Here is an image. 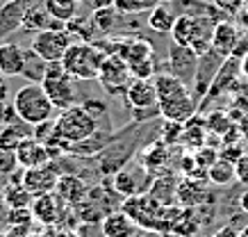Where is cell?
Instances as JSON below:
<instances>
[{
    "mask_svg": "<svg viewBox=\"0 0 248 237\" xmlns=\"http://www.w3.org/2000/svg\"><path fill=\"white\" fill-rule=\"evenodd\" d=\"M157 89V110L166 121L187 123L196 114V100L189 94V87L173 73H157L155 76Z\"/></svg>",
    "mask_w": 248,
    "mask_h": 237,
    "instance_id": "1",
    "label": "cell"
},
{
    "mask_svg": "<svg viewBox=\"0 0 248 237\" xmlns=\"http://www.w3.org/2000/svg\"><path fill=\"white\" fill-rule=\"evenodd\" d=\"M217 25L212 23L207 16H191L182 14L171 30V39L175 46L191 48L198 57H203L212 50V34Z\"/></svg>",
    "mask_w": 248,
    "mask_h": 237,
    "instance_id": "2",
    "label": "cell"
},
{
    "mask_svg": "<svg viewBox=\"0 0 248 237\" xmlns=\"http://www.w3.org/2000/svg\"><path fill=\"white\" fill-rule=\"evenodd\" d=\"M105 57L107 55L100 46L89 41H73L62 57V66L73 80H98Z\"/></svg>",
    "mask_w": 248,
    "mask_h": 237,
    "instance_id": "3",
    "label": "cell"
},
{
    "mask_svg": "<svg viewBox=\"0 0 248 237\" xmlns=\"http://www.w3.org/2000/svg\"><path fill=\"white\" fill-rule=\"evenodd\" d=\"M107 55H119L132 71V78L139 80H151L155 78V50L153 44L141 37H125L114 41Z\"/></svg>",
    "mask_w": 248,
    "mask_h": 237,
    "instance_id": "4",
    "label": "cell"
},
{
    "mask_svg": "<svg viewBox=\"0 0 248 237\" xmlns=\"http://www.w3.org/2000/svg\"><path fill=\"white\" fill-rule=\"evenodd\" d=\"M14 110L18 119L25 121L28 126H39L44 121H50L55 112L53 100L48 98L46 89L39 82H28L23 84L21 89L14 96Z\"/></svg>",
    "mask_w": 248,
    "mask_h": 237,
    "instance_id": "5",
    "label": "cell"
},
{
    "mask_svg": "<svg viewBox=\"0 0 248 237\" xmlns=\"http://www.w3.org/2000/svg\"><path fill=\"white\" fill-rule=\"evenodd\" d=\"M55 130L68 144H82L89 137H93L98 130L96 119L89 114V110L82 105H71L62 110L60 116L55 119Z\"/></svg>",
    "mask_w": 248,
    "mask_h": 237,
    "instance_id": "6",
    "label": "cell"
},
{
    "mask_svg": "<svg viewBox=\"0 0 248 237\" xmlns=\"http://www.w3.org/2000/svg\"><path fill=\"white\" fill-rule=\"evenodd\" d=\"M41 87L46 89L48 98L53 100L55 110H66V107L76 105L73 78L64 71L62 62H48V69H46V76L41 80Z\"/></svg>",
    "mask_w": 248,
    "mask_h": 237,
    "instance_id": "7",
    "label": "cell"
},
{
    "mask_svg": "<svg viewBox=\"0 0 248 237\" xmlns=\"http://www.w3.org/2000/svg\"><path fill=\"white\" fill-rule=\"evenodd\" d=\"M73 34L68 30H53V28H46L39 30L37 37L32 39V50L37 55H41L46 62H62L64 53L68 50V46L73 44Z\"/></svg>",
    "mask_w": 248,
    "mask_h": 237,
    "instance_id": "8",
    "label": "cell"
},
{
    "mask_svg": "<svg viewBox=\"0 0 248 237\" xmlns=\"http://www.w3.org/2000/svg\"><path fill=\"white\" fill-rule=\"evenodd\" d=\"M98 82L107 94H125L128 84L132 82V71L119 55H107L100 73H98Z\"/></svg>",
    "mask_w": 248,
    "mask_h": 237,
    "instance_id": "9",
    "label": "cell"
},
{
    "mask_svg": "<svg viewBox=\"0 0 248 237\" xmlns=\"http://www.w3.org/2000/svg\"><path fill=\"white\" fill-rule=\"evenodd\" d=\"M57 183H60V176L55 174L53 169L48 167H32V169H25L21 176V185L25 190L34 196H44V194H50V191L57 190Z\"/></svg>",
    "mask_w": 248,
    "mask_h": 237,
    "instance_id": "10",
    "label": "cell"
},
{
    "mask_svg": "<svg viewBox=\"0 0 248 237\" xmlns=\"http://www.w3.org/2000/svg\"><path fill=\"white\" fill-rule=\"evenodd\" d=\"M125 100L132 110H157V89L153 80L132 78L125 89Z\"/></svg>",
    "mask_w": 248,
    "mask_h": 237,
    "instance_id": "11",
    "label": "cell"
},
{
    "mask_svg": "<svg viewBox=\"0 0 248 237\" xmlns=\"http://www.w3.org/2000/svg\"><path fill=\"white\" fill-rule=\"evenodd\" d=\"M14 155H16V162H18L23 169L46 167V164L50 162V158H53V153L48 151V146H46L44 142L34 139V137L23 139Z\"/></svg>",
    "mask_w": 248,
    "mask_h": 237,
    "instance_id": "12",
    "label": "cell"
},
{
    "mask_svg": "<svg viewBox=\"0 0 248 237\" xmlns=\"http://www.w3.org/2000/svg\"><path fill=\"white\" fill-rule=\"evenodd\" d=\"M239 46V28L234 23H228V21H221L214 28V34H212V50L218 53L221 57H230L234 55Z\"/></svg>",
    "mask_w": 248,
    "mask_h": 237,
    "instance_id": "13",
    "label": "cell"
},
{
    "mask_svg": "<svg viewBox=\"0 0 248 237\" xmlns=\"http://www.w3.org/2000/svg\"><path fill=\"white\" fill-rule=\"evenodd\" d=\"M100 230L105 237H137V223L125 210L105 214L100 221Z\"/></svg>",
    "mask_w": 248,
    "mask_h": 237,
    "instance_id": "14",
    "label": "cell"
},
{
    "mask_svg": "<svg viewBox=\"0 0 248 237\" xmlns=\"http://www.w3.org/2000/svg\"><path fill=\"white\" fill-rule=\"evenodd\" d=\"M25 69V50L18 44H0V73L7 78L23 76Z\"/></svg>",
    "mask_w": 248,
    "mask_h": 237,
    "instance_id": "15",
    "label": "cell"
},
{
    "mask_svg": "<svg viewBox=\"0 0 248 237\" xmlns=\"http://www.w3.org/2000/svg\"><path fill=\"white\" fill-rule=\"evenodd\" d=\"M196 60L198 55L191 50V48L185 46H175L171 48V66H173V76H178L182 82L187 84L189 78H194L196 71Z\"/></svg>",
    "mask_w": 248,
    "mask_h": 237,
    "instance_id": "16",
    "label": "cell"
},
{
    "mask_svg": "<svg viewBox=\"0 0 248 237\" xmlns=\"http://www.w3.org/2000/svg\"><path fill=\"white\" fill-rule=\"evenodd\" d=\"M32 217L46 226H50L60 219V199L55 196V191L32 199Z\"/></svg>",
    "mask_w": 248,
    "mask_h": 237,
    "instance_id": "17",
    "label": "cell"
},
{
    "mask_svg": "<svg viewBox=\"0 0 248 237\" xmlns=\"http://www.w3.org/2000/svg\"><path fill=\"white\" fill-rule=\"evenodd\" d=\"M28 137H32V130L28 128V123L21 121V119H16L14 123L0 128V148L16 153V148L21 146V142Z\"/></svg>",
    "mask_w": 248,
    "mask_h": 237,
    "instance_id": "18",
    "label": "cell"
},
{
    "mask_svg": "<svg viewBox=\"0 0 248 237\" xmlns=\"http://www.w3.org/2000/svg\"><path fill=\"white\" fill-rule=\"evenodd\" d=\"M30 7H25V0H9L0 9V32L16 30L18 25L25 21V12Z\"/></svg>",
    "mask_w": 248,
    "mask_h": 237,
    "instance_id": "19",
    "label": "cell"
},
{
    "mask_svg": "<svg viewBox=\"0 0 248 237\" xmlns=\"http://www.w3.org/2000/svg\"><path fill=\"white\" fill-rule=\"evenodd\" d=\"M175 21H178V14H175L171 7H166L164 2L148 12V28L159 32V34H171Z\"/></svg>",
    "mask_w": 248,
    "mask_h": 237,
    "instance_id": "20",
    "label": "cell"
},
{
    "mask_svg": "<svg viewBox=\"0 0 248 237\" xmlns=\"http://www.w3.org/2000/svg\"><path fill=\"white\" fill-rule=\"evenodd\" d=\"M48 16L57 23H71L78 14V0H44Z\"/></svg>",
    "mask_w": 248,
    "mask_h": 237,
    "instance_id": "21",
    "label": "cell"
},
{
    "mask_svg": "<svg viewBox=\"0 0 248 237\" xmlns=\"http://www.w3.org/2000/svg\"><path fill=\"white\" fill-rule=\"evenodd\" d=\"M207 180L214 185H232L237 180V164L218 155V160L207 169Z\"/></svg>",
    "mask_w": 248,
    "mask_h": 237,
    "instance_id": "22",
    "label": "cell"
},
{
    "mask_svg": "<svg viewBox=\"0 0 248 237\" xmlns=\"http://www.w3.org/2000/svg\"><path fill=\"white\" fill-rule=\"evenodd\" d=\"M91 28L98 30L100 34H109V32L116 28L119 23V9L114 7H100V9H93L91 12Z\"/></svg>",
    "mask_w": 248,
    "mask_h": 237,
    "instance_id": "23",
    "label": "cell"
},
{
    "mask_svg": "<svg viewBox=\"0 0 248 237\" xmlns=\"http://www.w3.org/2000/svg\"><path fill=\"white\" fill-rule=\"evenodd\" d=\"M2 201H5V205H7L9 210H23V207L32 205V194L25 190L21 185V180H18V183H9L7 187H5Z\"/></svg>",
    "mask_w": 248,
    "mask_h": 237,
    "instance_id": "24",
    "label": "cell"
},
{
    "mask_svg": "<svg viewBox=\"0 0 248 237\" xmlns=\"http://www.w3.org/2000/svg\"><path fill=\"white\" fill-rule=\"evenodd\" d=\"M175 196H178V201H180L182 205H194V203H201L203 196H205L203 183H201V180H194V178H185L182 185H178Z\"/></svg>",
    "mask_w": 248,
    "mask_h": 237,
    "instance_id": "25",
    "label": "cell"
},
{
    "mask_svg": "<svg viewBox=\"0 0 248 237\" xmlns=\"http://www.w3.org/2000/svg\"><path fill=\"white\" fill-rule=\"evenodd\" d=\"M46 69H48V62H46L41 55H37L32 48L25 50V69H23V78H28L30 82L41 84V80H44V76H46Z\"/></svg>",
    "mask_w": 248,
    "mask_h": 237,
    "instance_id": "26",
    "label": "cell"
},
{
    "mask_svg": "<svg viewBox=\"0 0 248 237\" xmlns=\"http://www.w3.org/2000/svg\"><path fill=\"white\" fill-rule=\"evenodd\" d=\"M207 123L205 121H196V126H191V121H187L185 123V128H182V137H180V142L187 148H191V151H198V148H203L205 146V128Z\"/></svg>",
    "mask_w": 248,
    "mask_h": 237,
    "instance_id": "27",
    "label": "cell"
},
{
    "mask_svg": "<svg viewBox=\"0 0 248 237\" xmlns=\"http://www.w3.org/2000/svg\"><path fill=\"white\" fill-rule=\"evenodd\" d=\"M55 191H57L66 203H76V201L82 196V185L78 183L76 178H60V183H57V190Z\"/></svg>",
    "mask_w": 248,
    "mask_h": 237,
    "instance_id": "28",
    "label": "cell"
},
{
    "mask_svg": "<svg viewBox=\"0 0 248 237\" xmlns=\"http://www.w3.org/2000/svg\"><path fill=\"white\" fill-rule=\"evenodd\" d=\"M114 187H116V191H121L123 196H135L137 194L135 178L130 176V174H125V171H121V174L114 176Z\"/></svg>",
    "mask_w": 248,
    "mask_h": 237,
    "instance_id": "29",
    "label": "cell"
},
{
    "mask_svg": "<svg viewBox=\"0 0 248 237\" xmlns=\"http://www.w3.org/2000/svg\"><path fill=\"white\" fill-rule=\"evenodd\" d=\"M114 7L119 9V14H141L146 12L141 0H114Z\"/></svg>",
    "mask_w": 248,
    "mask_h": 237,
    "instance_id": "30",
    "label": "cell"
},
{
    "mask_svg": "<svg viewBox=\"0 0 248 237\" xmlns=\"http://www.w3.org/2000/svg\"><path fill=\"white\" fill-rule=\"evenodd\" d=\"M207 128H212L214 132H221V135H226L228 132V126H230V119H228V114H212L207 116Z\"/></svg>",
    "mask_w": 248,
    "mask_h": 237,
    "instance_id": "31",
    "label": "cell"
},
{
    "mask_svg": "<svg viewBox=\"0 0 248 237\" xmlns=\"http://www.w3.org/2000/svg\"><path fill=\"white\" fill-rule=\"evenodd\" d=\"M16 119H18V114H16L14 105H7V100L0 103V128H5V126H9V123H14Z\"/></svg>",
    "mask_w": 248,
    "mask_h": 237,
    "instance_id": "32",
    "label": "cell"
},
{
    "mask_svg": "<svg viewBox=\"0 0 248 237\" xmlns=\"http://www.w3.org/2000/svg\"><path fill=\"white\" fill-rule=\"evenodd\" d=\"M18 162H16V155L12 151H2L0 148V171H12Z\"/></svg>",
    "mask_w": 248,
    "mask_h": 237,
    "instance_id": "33",
    "label": "cell"
},
{
    "mask_svg": "<svg viewBox=\"0 0 248 237\" xmlns=\"http://www.w3.org/2000/svg\"><path fill=\"white\" fill-rule=\"evenodd\" d=\"M237 180L244 185H248V155L244 153L237 162Z\"/></svg>",
    "mask_w": 248,
    "mask_h": 237,
    "instance_id": "34",
    "label": "cell"
},
{
    "mask_svg": "<svg viewBox=\"0 0 248 237\" xmlns=\"http://www.w3.org/2000/svg\"><path fill=\"white\" fill-rule=\"evenodd\" d=\"M214 2H217V7L226 9L230 14H237L241 9V5H244V0H214Z\"/></svg>",
    "mask_w": 248,
    "mask_h": 237,
    "instance_id": "35",
    "label": "cell"
},
{
    "mask_svg": "<svg viewBox=\"0 0 248 237\" xmlns=\"http://www.w3.org/2000/svg\"><path fill=\"white\" fill-rule=\"evenodd\" d=\"M212 237H239V230H234L232 226H221Z\"/></svg>",
    "mask_w": 248,
    "mask_h": 237,
    "instance_id": "36",
    "label": "cell"
},
{
    "mask_svg": "<svg viewBox=\"0 0 248 237\" xmlns=\"http://www.w3.org/2000/svg\"><path fill=\"white\" fill-rule=\"evenodd\" d=\"M9 98V80L7 76H0V103H5Z\"/></svg>",
    "mask_w": 248,
    "mask_h": 237,
    "instance_id": "37",
    "label": "cell"
},
{
    "mask_svg": "<svg viewBox=\"0 0 248 237\" xmlns=\"http://www.w3.org/2000/svg\"><path fill=\"white\" fill-rule=\"evenodd\" d=\"M91 9H100V7H112L114 0H84Z\"/></svg>",
    "mask_w": 248,
    "mask_h": 237,
    "instance_id": "38",
    "label": "cell"
},
{
    "mask_svg": "<svg viewBox=\"0 0 248 237\" xmlns=\"http://www.w3.org/2000/svg\"><path fill=\"white\" fill-rule=\"evenodd\" d=\"M143 7H146V12H151L153 7H157V5H162V0H141Z\"/></svg>",
    "mask_w": 248,
    "mask_h": 237,
    "instance_id": "39",
    "label": "cell"
},
{
    "mask_svg": "<svg viewBox=\"0 0 248 237\" xmlns=\"http://www.w3.org/2000/svg\"><path fill=\"white\" fill-rule=\"evenodd\" d=\"M239 207L244 210V212H248V190L241 194V199H239Z\"/></svg>",
    "mask_w": 248,
    "mask_h": 237,
    "instance_id": "40",
    "label": "cell"
},
{
    "mask_svg": "<svg viewBox=\"0 0 248 237\" xmlns=\"http://www.w3.org/2000/svg\"><path fill=\"white\" fill-rule=\"evenodd\" d=\"M241 73H244V76H248V55L241 60Z\"/></svg>",
    "mask_w": 248,
    "mask_h": 237,
    "instance_id": "41",
    "label": "cell"
},
{
    "mask_svg": "<svg viewBox=\"0 0 248 237\" xmlns=\"http://www.w3.org/2000/svg\"><path fill=\"white\" fill-rule=\"evenodd\" d=\"M239 237H248V226H244V228L239 230Z\"/></svg>",
    "mask_w": 248,
    "mask_h": 237,
    "instance_id": "42",
    "label": "cell"
},
{
    "mask_svg": "<svg viewBox=\"0 0 248 237\" xmlns=\"http://www.w3.org/2000/svg\"><path fill=\"white\" fill-rule=\"evenodd\" d=\"M55 237H76L73 233H60V235H55Z\"/></svg>",
    "mask_w": 248,
    "mask_h": 237,
    "instance_id": "43",
    "label": "cell"
},
{
    "mask_svg": "<svg viewBox=\"0 0 248 237\" xmlns=\"http://www.w3.org/2000/svg\"><path fill=\"white\" fill-rule=\"evenodd\" d=\"M162 2H175V0H162Z\"/></svg>",
    "mask_w": 248,
    "mask_h": 237,
    "instance_id": "44",
    "label": "cell"
},
{
    "mask_svg": "<svg viewBox=\"0 0 248 237\" xmlns=\"http://www.w3.org/2000/svg\"><path fill=\"white\" fill-rule=\"evenodd\" d=\"M244 2H248V0H244Z\"/></svg>",
    "mask_w": 248,
    "mask_h": 237,
    "instance_id": "45",
    "label": "cell"
},
{
    "mask_svg": "<svg viewBox=\"0 0 248 237\" xmlns=\"http://www.w3.org/2000/svg\"><path fill=\"white\" fill-rule=\"evenodd\" d=\"M5 2H9V0H5Z\"/></svg>",
    "mask_w": 248,
    "mask_h": 237,
    "instance_id": "46",
    "label": "cell"
},
{
    "mask_svg": "<svg viewBox=\"0 0 248 237\" xmlns=\"http://www.w3.org/2000/svg\"><path fill=\"white\" fill-rule=\"evenodd\" d=\"M0 237H5V235H0Z\"/></svg>",
    "mask_w": 248,
    "mask_h": 237,
    "instance_id": "47",
    "label": "cell"
},
{
    "mask_svg": "<svg viewBox=\"0 0 248 237\" xmlns=\"http://www.w3.org/2000/svg\"><path fill=\"white\" fill-rule=\"evenodd\" d=\"M0 76H2V73H0Z\"/></svg>",
    "mask_w": 248,
    "mask_h": 237,
    "instance_id": "48",
    "label": "cell"
}]
</instances>
